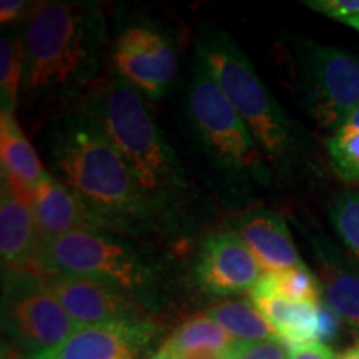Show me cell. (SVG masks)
I'll list each match as a JSON object with an SVG mask.
<instances>
[{"label": "cell", "instance_id": "obj_25", "mask_svg": "<svg viewBox=\"0 0 359 359\" xmlns=\"http://www.w3.org/2000/svg\"><path fill=\"white\" fill-rule=\"evenodd\" d=\"M290 349L280 338L241 343L236 349L235 359H290Z\"/></svg>", "mask_w": 359, "mask_h": 359}, {"label": "cell", "instance_id": "obj_24", "mask_svg": "<svg viewBox=\"0 0 359 359\" xmlns=\"http://www.w3.org/2000/svg\"><path fill=\"white\" fill-rule=\"evenodd\" d=\"M327 151L339 177L359 182V128L343 125L327 142Z\"/></svg>", "mask_w": 359, "mask_h": 359}, {"label": "cell", "instance_id": "obj_4", "mask_svg": "<svg viewBox=\"0 0 359 359\" xmlns=\"http://www.w3.org/2000/svg\"><path fill=\"white\" fill-rule=\"evenodd\" d=\"M196 55L208 65L219 87L235 107L268 167L290 173L302 156V133L259 79L246 53L231 35L217 25H201Z\"/></svg>", "mask_w": 359, "mask_h": 359}, {"label": "cell", "instance_id": "obj_8", "mask_svg": "<svg viewBox=\"0 0 359 359\" xmlns=\"http://www.w3.org/2000/svg\"><path fill=\"white\" fill-rule=\"evenodd\" d=\"M4 330L27 358L60 346L77 330L47 280L35 268L4 269Z\"/></svg>", "mask_w": 359, "mask_h": 359}, {"label": "cell", "instance_id": "obj_18", "mask_svg": "<svg viewBox=\"0 0 359 359\" xmlns=\"http://www.w3.org/2000/svg\"><path fill=\"white\" fill-rule=\"evenodd\" d=\"M251 302L273 326L278 338L285 341L288 349L316 343L320 304L291 302L259 290L258 286L251 291Z\"/></svg>", "mask_w": 359, "mask_h": 359}, {"label": "cell", "instance_id": "obj_10", "mask_svg": "<svg viewBox=\"0 0 359 359\" xmlns=\"http://www.w3.org/2000/svg\"><path fill=\"white\" fill-rule=\"evenodd\" d=\"M48 288L77 327L143 320L127 291L88 276L45 275Z\"/></svg>", "mask_w": 359, "mask_h": 359}, {"label": "cell", "instance_id": "obj_34", "mask_svg": "<svg viewBox=\"0 0 359 359\" xmlns=\"http://www.w3.org/2000/svg\"><path fill=\"white\" fill-rule=\"evenodd\" d=\"M346 25L353 27V29H356L358 32H359V15H358V17H354V19H351V20H348V22H346Z\"/></svg>", "mask_w": 359, "mask_h": 359}, {"label": "cell", "instance_id": "obj_26", "mask_svg": "<svg viewBox=\"0 0 359 359\" xmlns=\"http://www.w3.org/2000/svg\"><path fill=\"white\" fill-rule=\"evenodd\" d=\"M306 6L343 24L359 15V0H309Z\"/></svg>", "mask_w": 359, "mask_h": 359}, {"label": "cell", "instance_id": "obj_27", "mask_svg": "<svg viewBox=\"0 0 359 359\" xmlns=\"http://www.w3.org/2000/svg\"><path fill=\"white\" fill-rule=\"evenodd\" d=\"M341 330V318L327 304H320V320H318L316 343L326 344L333 343L338 338Z\"/></svg>", "mask_w": 359, "mask_h": 359}, {"label": "cell", "instance_id": "obj_7", "mask_svg": "<svg viewBox=\"0 0 359 359\" xmlns=\"http://www.w3.org/2000/svg\"><path fill=\"white\" fill-rule=\"evenodd\" d=\"M291 47L304 109L318 127L338 132L359 107V55L304 39Z\"/></svg>", "mask_w": 359, "mask_h": 359}, {"label": "cell", "instance_id": "obj_14", "mask_svg": "<svg viewBox=\"0 0 359 359\" xmlns=\"http://www.w3.org/2000/svg\"><path fill=\"white\" fill-rule=\"evenodd\" d=\"M233 224V231L245 241L266 276L303 264L281 215L266 208H255L236 217Z\"/></svg>", "mask_w": 359, "mask_h": 359}, {"label": "cell", "instance_id": "obj_19", "mask_svg": "<svg viewBox=\"0 0 359 359\" xmlns=\"http://www.w3.org/2000/svg\"><path fill=\"white\" fill-rule=\"evenodd\" d=\"M224 331L240 343H257V341L278 338L276 331L258 311L253 302L246 299H231L215 304L208 311Z\"/></svg>", "mask_w": 359, "mask_h": 359}, {"label": "cell", "instance_id": "obj_17", "mask_svg": "<svg viewBox=\"0 0 359 359\" xmlns=\"http://www.w3.org/2000/svg\"><path fill=\"white\" fill-rule=\"evenodd\" d=\"M0 160L2 180L13 193L32 205L34 193L47 177L37 151L30 145L13 114H0Z\"/></svg>", "mask_w": 359, "mask_h": 359}, {"label": "cell", "instance_id": "obj_9", "mask_svg": "<svg viewBox=\"0 0 359 359\" xmlns=\"http://www.w3.org/2000/svg\"><path fill=\"white\" fill-rule=\"evenodd\" d=\"M115 70L148 98H160L178 74L175 45L150 25H135L116 39Z\"/></svg>", "mask_w": 359, "mask_h": 359}, {"label": "cell", "instance_id": "obj_35", "mask_svg": "<svg viewBox=\"0 0 359 359\" xmlns=\"http://www.w3.org/2000/svg\"><path fill=\"white\" fill-rule=\"evenodd\" d=\"M4 359H19V358H15L13 354H8V356H4Z\"/></svg>", "mask_w": 359, "mask_h": 359}, {"label": "cell", "instance_id": "obj_33", "mask_svg": "<svg viewBox=\"0 0 359 359\" xmlns=\"http://www.w3.org/2000/svg\"><path fill=\"white\" fill-rule=\"evenodd\" d=\"M151 359H173V356H172V354H170V353L165 351V349H161V348H160V351L156 353L155 356L151 358Z\"/></svg>", "mask_w": 359, "mask_h": 359}, {"label": "cell", "instance_id": "obj_3", "mask_svg": "<svg viewBox=\"0 0 359 359\" xmlns=\"http://www.w3.org/2000/svg\"><path fill=\"white\" fill-rule=\"evenodd\" d=\"M85 110L118 150L156 219L173 224L190 185L142 93L114 70L92 90Z\"/></svg>", "mask_w": 359, "mask_h": 359}, {"label": "cell", "instance_id": "obj_31", "mask_svg": "<svg viewBox=\"0 0 359 359\" xmlns=\"http://www.w3.org/2000/svg\"><path fill=\"white\" fill-rule=\"evenodd\" d=\"M336 359H359V344L346 349V351H343Z\"/></svg>", "mask_w": 359, "mask_h": 359}, {"label": "cell", "instance_id": "obj_13", "mask_svg": "<svg viewBox=\"0 0 359 359\" xmlns=\"http://www.w3.org/2000/svg\"><path fill=\"white\" fill-rule=\"evenodd\" d=\"M326 304L359 331V264L320 231H306Z\"/></svg>", "mask_w": 359, "mask_h": 359}, {"label": "cell", "instance_id": "obj_29", "mask_svg": "<svg viewBox=\"0 0 359 359\" xmlns=\"http://www.w3.org/2000/svg\"><path fill=\"white\" fill-rule=\"evenodd\" d=\"M240 348V346H238ZM191 349V351H185L173 359H235L236 349Z\"/></svg>", "mask_w": 359, "mask_h": 359}, {"label": "cell", "instance_id": "obj_1", "mask_svg": "<svg viewBox=\"0 0 359 359\" xmlns=\"http://www.w3.org/2000/svg\"><path fill=\"white\" fill-rule=\"evenodd\" d=\"M52 175L74 193L97 230L143 235L158 219L114 143L87 110L57 116L45 133Z\"/></svg>", "mask_w": 359, "mask_h": 359}, {"label": "cell", "instance_id": "obj_12", "mask_svg": "<svg viewBox=\"0 0 359 359\" xmlns=\"http://www.w3.org/2000/svg\"><path fill=\"white\" fill-rule=\"evenodd\" d=\"M154 333V325L145 320L83 326L60 346L27 359H135Z\"/></svg>", "mask_w": 359, "mask_h": 359}, {"label": "cell", "instance_id": "obj_6", "mask_svg": "<svg viewBox=\"0 0 359 359\" xmlns=\"http://www.w3.org/2000/svg\"><path fill=\"white\" fill-rule=\"evenodd\" d=\"M34 268L42 275H74L109 281L127 293L145 290L154 278L148 259L122 238L79 230L39 241Z\"/></svg>", "mask_w": 359, "mask_h": 359}, {"label": "cell", "instance_id": "obj_5", "mask_svg": "<svg viewBox=\"0 0 359 359\" xmlns=\"http://www.w3.org/2000/svg\"><path fill=\"white\" fill-rule=\"evenodd\" d=\"M187 109L193 132L218 168L233 180L269 187L271 173L262 150L198 55L188 83Z\"/></svg>", "mask_w": 359, "mask_h": 359}, {"label": "cell", "instance_id": "obj_23", "mask_svg": "<svg viewBox=\"0 0 359 359\" xmlns=\"http://www.w3.org/2000/svg\"><path fill=\"white\" fill-rule=\"evenodd\" d=\"M336 235L359 264V193L343 191L336 195L327 208Z\"/></svg>", "mask_w": 359, "mask_h": 359}, {"label": "cell", "instance_id": "obj_2", "mask_svg": "<svg viewBox=\"0 0 359 359\" xmlns=\"http://www.w3.org/2000/svg\"><path fill=\"white\" fill-rule=\"evenodd\" d=\"M22 92L32 105L60 107L95 82L105 43L97 4L42 2L25 15Z\"/></svg>", "mask_w": 359, "mask_h": 359}, {"label": "cell", "instance_id": "obj_16", "mask_svg": "<svg viewBox=\"0 0 359 359\" xmlns=\"http://www.w3.org/2000/svg\"><path fill=\"white\" fill-rule=\"evenodd\" d=\"M32 208L40 241L79 230H97L82 201L52 173L35 190Z\"/></svg>", "mask_w": 359, "mask_h": 359}, {"label": "cell", "instance_id": "obj_30", "mask_svg": "<svg viewBox=\"0 0 359 359\" xmlns=\"http://www.w3.org/2000/svg\"><path fill=\"white\" fill-rule=\"evenodd\" d=\"M25 6L27 2H20V0H4L0 4V22H2V25L19 19L20 13L25 11Z\"/></svg>", "mask_w": 359, "mask_h": 359}, {"label": "cell", "instance_id": "obj_11", "mask_svg": "<svg viewBox=\"0 0 359 359\" xmlns=\"http://www.w3.org/2000/svg\"><path fill=\"white\" fill-rule=\"evenodd\" d=\"M195 275L208 294L230 296L253 291L262 280V266L235 231H223L203 241Z\"/></svg>", "mask_w": 359, "mask_h": 359}, {"label": "cell", "instance_id": "obj_21", "mask_svg": "<svg viewBox=\"0 0 359 359\" xmlns=\"http://www.w3.org/2000/svg\"><path fill=\"white\" fill-rule=\"evenodd\" d=\"M24 82V43L20 34H4L0 39V107L13 114Z\"/></svg>", "mask_w": 359, "mask_h": 359}, {"label": "cell", "instance_id": "obj_20", "mask_svg": "<svg viewBox=\"0 0 359 359\" xmlns=\"http://www.w3.org/2000/svg\"><path fill=\"white\" fill-rule=\"evenodd\" d=\"M240 344V341L224 331L212 316L196 314L183 323L161 349L175 358L191 349H235Z\"/></svg>", "mask_w": 359, "mask_h": 359}, {"label": "cell", "instance_id": "obj_22", "mask_svg": "<svg viewBox=\"0 0 359 359\" xmlns=\"http://www.w3.org/2000/svg\"><path fill=\"white\" fill-rule=\"evenodd\" d=\"M257 286L259 290L291 299V302L321 304V283L304 264L276 273V275L264 276Z\"/></svg>", "mask_w": 359, "mask_h": 359}, {"label": "cell", "instance_id": "obj_15", "mask_svg": "<svg viewBox=\"0 0 359 359\" xmlns=\"http://www.w3.org/2000/svg\"><path fill=\"white\" fill-rule=\"evenodd\" d=\"M40 236L32 205L19 198L2 180L0 195V257L4 269L34 268Z\"/></svg>", "mask_w": 359, "mask_h": 359}, {"label": "cell", "instance_id": "obj_32", "mask_svg": "<svg viewBox=\"0 0 359 359\" xmlns=\"http://www.w3.org/2000/svg\"><path fill=\"white\" fill-rule=\"evenodd\" d=\"M346 125H351V127H354V128H359V107L353 111L351 116H349Z\"/></svg>", "mask_w": 359, "mask_h": 359}, {"label": "cell", "instance_id": "obj_28", "mask_svg": "<svg viewBox=\"0 0 359 359\" xmlns=\"http://www.w3.org/2000/svg\"><path fill=\"white\" fill-rule=\"evenodd\" d=\"M290 359H336L333 349L326 344L311 343L304 346L290 349Z\"/></svg>", "mask_w": 359, "mask_h": 359}]
</instances>
